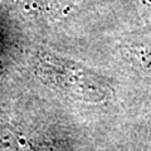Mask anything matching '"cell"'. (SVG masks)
<instances>
[{
	"mask_svg": "<svg viewBox=\"0 0 151 151\" xmlns=\"http://www.w3.org/2000/svg\"><path fill=\"white\" fill-rule=\"evenodd\" d=\"M19 141L5 131H0V151H18Z\"/></svg>",
	"mask_w": 151,
	"mask_h": 151,
	"instance_id": "6da1fadb",
	"label": "cell"
}]
</instances>
